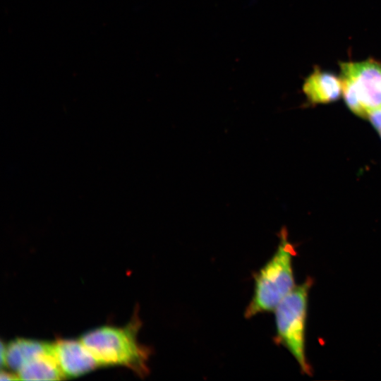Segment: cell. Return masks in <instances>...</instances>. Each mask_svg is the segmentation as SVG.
Instances as JSON below:
<instances>
[{"instance_id": "obj_10", "label": "cell", "mask_w": 381, "mask_h": 381, "mask_svg": "<svg viewBox=\"0 0 381 381\" xmlns=\"http://www.w3.org/2000/svg\"><path fill=\"white\" fill-rule=\"evenodd\" d=\"M1 380H19L17 374H13L7 371L1 370L0 374Z\"/></svg>"}, {"instance_id": "obj_5", "label": "cell", "mask_w": 381, "mask_h": 381, "mask_svg": "<svg viewBox=\"0 0 381 381\" xmlns=\"http://www.w3.org/2000/svg\"><path fill=\"white\" fill-rule=\"evenodd\" d=\"M53 348L65 377L80 376L100 365L80 339H59L53 343Z\"/></svg>"}, {"instance_id": "obj_11", "label": "cell", "mask_w": 381, "mask_h": 381, "mask_svg": "<svg viewBox=\"0 0 381 381\" xmlns=\"http://www.w3.org/2000/svg\"><path fill=\"white\" fill-rule=\"evenodd\" d=\"M379 132V134L380 135V138H381V131H378Z\"/></svg>"}, {"instance_id": "obj_3", "label": "cell", "mask_w": 381, "mask_h": 381, "mask_svg": "<svg viewBox=\"0 0 381 381\" xmlns=\"http://www.w3.org/2000/svg\"><path fill=\"white\" fill-rule=\"evenodd\" d=\"M312 279L308 278L294 289L274 310L276 335L274 341L286 348L308 375L311 368L306 356V327L309 290Z\"/></svg>"}, {"instance_id": "obj_8", "label": "cell", "mask_w": 381, "mask_h": 381, "mask_svg": "<svg viewBox=\"0 0 381 381\" xmlns=\"http://www.w3.org/2000/svg\"><path fill=\"white\" fill-rule=\"evenodd\" d=\"M19 380H59L65 378L53 351L40 354L24 364L16 373Z\"/></svg>"}, {"instance_id": "obj_4", "label": "cell", "mask_w": 381, "mask_h": 381, "mask_svg": "<svg viewBox=\"0 0 381 381\" xmlns=\"http://www.w3.org/2000/svg\"><path fill=\"white\" fill-rule=\"evenodd\" d=\"M342 95L356 115L366 117L369 111L381 107V63L375 59L341 62Z\"/></svg>"}, {"instance_id": "obj_7", "label": "cell", "mask_w": 381, "mask_h": 381, "mask_svg": "<svg viewBox=\"0 0 381 381\" xmlns=\"http://www.w3.org/2000/svg\"><path fill=\"white\" fill-rule=\"evenodd\" d=\"M53 351V343L18 338L6 345L4 365L17 373L37 356Z\"/></svg>"}, {"instance_id": "obj_1", "label": "cell", "mask_w": 381, "mask_h": 381, "mask_svg": "<svg viewBox=\"0 0 381 381\" xmlns=\"http://www.w3.org/2000/svg\"><path fill=\"white\" fill-rule=\"evenodd\" d=\"M140 325L135 315L125 327L102 326L85 333L80 339L100 365H123L144 377L149 373L147 362L152 349L137 339Z\"/></svg>"}, {"instance_id": "obj_9", "label": "cell", "mask_w": 381, "mask_h": 381, "mask_svg": "<svg viewBox=\"0 0 381 381\" xmlns=\"http://www.w3.org/2000/svg\"><path fill=\"white\" fill-rule=\"evenodd\" d=\"M366 118L377 131H381V107L369 111Z\"/></svg>"}, {"instance_id": "obj_6", "label": "cell", "mask_w": 381, "mask_h": 381, "mask_svg": "<svg viewBox=\"0 0 381 381\" xmlns=\"http://www.w3.org/2000/svg\"><path fill=\"white\" fill-rule=\"evenodd\" d=\"M302 90L310 103L327 104L336 101L342 95V82L334 73L315 67L305 79Z\"/></svg>"}, {"instance_id": "obj_2", "label": "cell", "mask_w": 381, "mask_h": 381, "mask_svg": "<svg viewBox=\"0 0 381 381\" xmlns=\"http://www.w3.org/2000/svg\"><path fill=\"white\" fill-rule=\"evenodd\" d=\"M278 234L279 242L276 251L253 274V294L244 312L246 318L274 311L279 303L296 286L293 258L296 250L289 239L286 227H282Z\"/></svg>"}]
</instances>
